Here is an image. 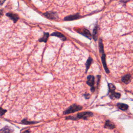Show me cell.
<instances>
[{"label":"cell","mask_w":133,"mask_h":133,"mask_svg":"<svg viewBox=\"0 0 133 133\" xmlns=\"http://www.w3.org/2000/svg\"><path fill=\"white\" fill-rule=\"evenodd\" d=\"M94 114L90 111H85L77 114L75 116H68L66 117V120H71L73 121L78 120L79 119L87 120L89 117L93 116Z\"/></svg>","instance_id":"obj_1"},{"label":"cell","mask_w":133,"mask_h":133,"mask_svg":"<svg viewBox=\"0 0 133 133\" xmlns=\"http://www.w3.org/2000/svg\"><path fill=\"white\" fill-rule=\"evenodd\" d=\"M83 107L80 105H77L76 104H73L70 107H69L64 112V114H68L70 113H72L75 112L79 111L82 109Z\"/></svg>","instance_id":"obj_2"},{"label":"cell","mask_w":133,"mask_h":133,"mask_svg":"<svg viewBox=\"0 0 133 133\" xmlns=\"http://www.w3.org/2000/svg\"><path fill=\"white\" fill-rule=\"evenodd\" d=\"M87 84L91 87L90 90L92 92H94L95 90V88L94 87V84H95V77L93 75H89L87 76Z\"/></svg>","instance_id":"obj_3"},{"label":"cell","mask_w":133,"mask_h":133,"mask_svg":"<svg viewBox=\"0 0 133 133\" xmlns=\"http://www.w3.org/2000/svg\"><path fill=\"white\" fill-rule=\"evenodd\" d=\"M76 30L78 33L83 35V36L87 37L90 40L92 39V34H91L89 31L87 29L84 28H79L78 29H76Z\"/></svg>","instance_id":"obj_4"},{"label":"cell","mask_w":133,"mask_h":133,"mask_svg":"<svg viewBox=\"0 0 133 133\" xmlns=\"http://www.w3.org/2000/svg\"><path fill=\"white\" fill-rule=\"evenodd\" d=\"M101 60H102V64H103V66L105 71H106L107 73H109V70L108 69V68L107 67V64H106V55H105V54L104 53H102Z\"/></svg>","instance_id":"obj_5"},{"label":"cell","mask_w":133,"mask_h":133,"mask_svg":"<svg viewBox=\"0 0 133 133\" xmlns=\"http://www.w3.org/2000/svg\"><path fill=\"white\" fill-rule=\"evenodd\" d=\"M44 16L48 19H56L58 18L57 14L53 12H47L44 13Z\"/></svg>","instance_id":"obj_6"},{"label":"cell","mask_w":133,"mask_h":133,"mask_svg":"<svg viewBox=\"0 0 133 133\" xmlns=\"http://www.w3.org/2000/svg\"><path fill=\"white\" fill-rule=\"evenodd\" d=\"M6 16L9 17L12 20H13V22L15 23H16L19 19L18 16L17 14H15L9 13L6 14Z\"/></svg>","instance_id":"obj_7"},{"label":"cell","mask_w":133,"mask_h":133,"mask_svg":"<svg viewBox=\"0 0 133 133\" xmlns=\"http://www.w3.org/2000/svg\"><path fill=\"white\" fill-rule=\"evenodd\" d=\"M81 16L79 14H77L73 15H70V16H67L65 18L64 20L65 21H71V20H76L80 18Z\"/></svg>","instance_id":"obj_8"},{"label":"cell","mask_w":133,"mask_h":133,"mask_svg":"<svg viewBox=\"0 0 133 133\" xmlns=\"http://www.w3.org/2000/svg\"><path fill=\"white\" fill-rule=\"evenodd\" d=\"M115 127V125L112 123L111 122L110 120H107L105 123L104 125V128H108V129H113Z\"/></svg>","instance_id":"obj_9"},{"label":"cell","mask_w":133,"mask_h":133,"mask_svg":"<svg viewBox=\"0 0 133 133\" xmlns=\"http://www.w3.org/2000/svg\"><path fill=\"white\" fill-rule=\"evenodd\" d=\"M52 36H55V37H57L59 38L61 40H62V41H66L67 40V38L64 36V35H63L62 33H60V32H55L51 34Z\"/></svg>","instance_id":"obj_10"},{"label":"cell","mask_w":133,"mask_h":133,"mask_svg":"<svg viewBox=\"0 0 133 133\" xmlns=\"http://www.w3.org/2000/svg\"><path fill=\"white\" fill-rule=\"evenodd\" d=\"M131 75L129 74H127L122 78V81L125 84H128L130 82Z\"/></svg>","instance_id":"obj_11"},{"label":"cell","mask_w":133,"mask_h":133,"mask_svg":"<svg viewBox=\"0 0 133 133\" xmlns=\"http://www.w3.org/2000/svg\"><path fill=\"white\" fill-rule=\"evenodd\" d=\"M110 97L112 99H115L120 98L121 97V94L118 93H115V92H113L110 93Z\"/></svg>","instance_id":"obj_12"},{"label":"cell","mask_w":133,"mask_h":133,"mask_svg":"<svg viewBox=\"0 0 133 133\" xmlns=\"http://www.w3.org/2000/svg\"><path fill=\"white\" fill-rule=\"evenodd\" d=\"M98 25H96L93 30V36H92L93 38L95 41H97L98 38Z\"/></svg>","instance_id":"obj_13"},{"label":"cell","mask_w":133,"mask_h":133,"mask_svg":"<svg viewBox=\"0 0 133 133\" xmlns=\"http://www.w3.org/2000/svg\"><path fill=\"white\" fill-rule=\"evenodd\" d=\"M117 107L122 110H126L128 108V105H127L126 104H124V103H118L117 104Z\"/></svg>","instance_id":"obj_14"},{"label":"cell","mask_w":133,"mask_h":133,"mask_svg":"<svg viewBox=\"0 0 133 133\" xmlns=\"http://www.w3.org/2000/svg\"><path fill=\"white\" fill-rule=\"evenodd\" d=\"M13 130L9 126H5L1 130V133H12Z\"/></svg>","instance_id":"obj_15"},{"label":"cell","mask_w":133,"mask_h":133,"mask_svg":"<svg viewBox=\"0 0 133 133\" xmlns=\"http://www.w3.org/2000/svg\"><path fill=\"white\" fill-rule=\"evenodd\" d=\"M49 37V33H45L42 38H41L39 39V41L41 42H45L46 43L47 42V40Z\"/></svg>","instance_id":"obj_16"},{"label":"cell","mask_w":133,"mask_h":133,"mask_svg":"<svg viewBox=\"0 0 133 133\" xmlns=\"http://www.w3.org/2000/svg\"><path fill=\"white\" fill-rule=\"evenodd\" d=\"M92 58L91 57H89L88 59H87V61L86 64V72H87V71L88 70L91 64H92Z\"/></svg>","instance_id":"obj_17"},{"label":"cell","mask_w":133,"mask_h":133,"mask_svg":"<svg viewBox=\"0 0 133 133\" xmlns=\"http://www.w3.org/2000/svg\"><path fill=\"white\" fill-rule=\"evenodd\" d=\"M99 52L100 53H104V50H103V45L102 43V41L101 39L99 40Z\"/></svg>","instance_id":"obj_18"},{"label":"cell","mask_w":133,"mask_h":133,"mask_svg":"<svg viewBox=\"0 0 133 133\" xmlns=\"http://www.w3.org/2000/svg\"><path fill=\"white\" fill-rule=\"evenodd\" d=\"M108 87H109V93L114 92L115 89V87L113 84H111V83L108 84Z\"/></svg>","instance_id":"obj_19"},{"label":"cell","mask_w":133,"mask_h":133,"mask_svg":"<svg viewBox=\"0 0 133 133\" xmlns=\"http://www.w3.org/2000/svg\"><path fill=\"white\" fill-rule=\"evenodd\" d=\"M38 122H33V121H27L26 119H25V120H23L22 122V124H25V125H29L31 124H36Z\"/></svg>","instance_id":"obj_20"},{"label":"cell","mask_w":133,"mask_h":133,"mask_svg":"<svg viewBox=\"0 0 133 133\" xmlns=\"http://www.w3.org/2000/svg\"><path fill=\"white\" fill-rule=\"evenodd\" d=\"M5 112H6V110H4V109H3L1 108V116H2L5 113Z\"/></svg>","instance_id":"obj_21"},{"label":"cell","mask_w":133,"mask_h":133,"mask_svg":"<svg viewBox=\"0 0 133 133\" xmlns=\"http://www.w3.org/2000/svg\"><path fill=\"white\" fill-rule=\"evenodd\" d=\"M84 97L86 99H89V97H90V95L89 94H84Z\"/></svg>","instance_id":"obj_22"},{"label":"cell","mask_w":133,"mask_h":133,"mask_svg":"<svg viewBox=\"0 0 133 133\" xmlns=\"http://www.w3.org/2000/svg\"><path fill=\"white\" fill-rule=\"evenodd\" d=\"M6 1V0H0V2H1V5H2L3 3Z\"/></svg>","instance_id":"obj_23"},{"label":"cell","mask_w":133,"mask_h":133,"mask_svg":"<svg viewBox=\"0 0 133 133\" xmlns=\"http://www.w3.org/2000/svg\"><path fill=\"white\" fill-rule=\"evenodd\" d=\"M30 131L29 130H26L25 131H24L23 133H30Z\"/></svg>","instance_id":"obj_24"}]
</instances>
